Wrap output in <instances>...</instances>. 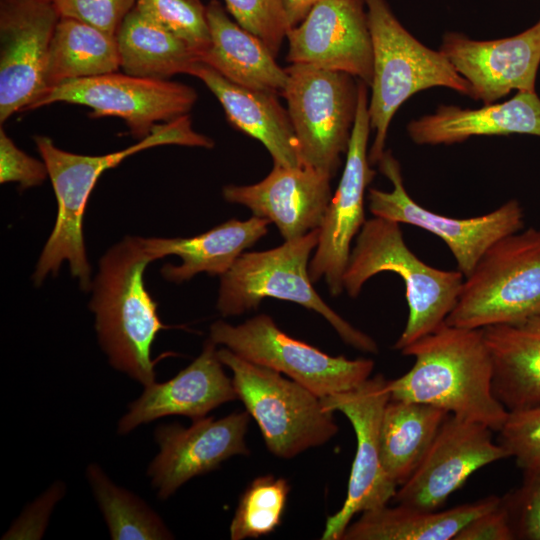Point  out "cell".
<instances>
[{"instance_id":"cell-15","label":"cell","mask_w":540,"mask_h":540,"mask_svg":"<svg viewBox=\"0 0 540 540\" xmlns=\"http://www.w3.org/2000/svg\"><path fill=\"white\" fill-rule=\"evenodd\" d=\"M60 19L53 2L0 0V122L32 109L48 86L50 43Z\"/></svg>"},{"instance_id":"cell-39","label":"cell","mask_w":540,"mask_h":540,"mask_svg":"<svg viewBox=\"0 0 540 540\" xmlns=\"http://www.w3.org/2000/svg\"><path fill=\"white\" fill-rule=\"evenodd\" d=\"M64 486L56 483L24 511L4 534L3 539H39L45 530L50 512L63 495Z\"/></svg>"},{"instance_id":"cell-20","label":"cell","mask_w":540,"mask_h":540,"mask_svg":"<svg viewBox=\"0 0 540 540\" xmlns=\"http://www.w3.org/2000/svg\"><path fill=\"white\" fill-rule=\"evenodd\" d=\"M331 178L304 165L274 164L260 182L227 185L222 194L226 201L243 205L253 216L274 223L284 240H291L321 226L332 198Z\"/></svg>"},{"instance_id":"cell-42","label":"cell","mask_w":540,"mask_h":540,"mask_svg":"<svg viewBox=\"0 0 540 540\" xmlns=\"http://www.w3.org/2000/svg\"><path fill=\"white\" fill-rule=\"evenodd\" d=\"M46 1H50V2H53L54 0H46Z\"/></svg>"},{"instance_id":"cell-41","label":"cell","mask_w":540,"mask_h":540,"mask_svg":"<svg viewBox=\"0 0 540 540\" xmlns=\"http://www.w3.org/2000/svg\"><path fill=\"white\" fill-rule=\"evenodd\" d=\"M322 0H283L285 16L289 29L297 26L310 9Z\"/></svg>"},{"instance_id":"cell-30","label":"cell","mask_w":540,"mask_h":540,"mask_svg":"<svg viewBox=\"0 0 540 540\" xmlns=\"http://www.w3.org/2000/svg\"><path fill=\"white\" fill-rule=\"evenodd\" d=\"M119 68L115 35L76 19L60 17L49 48L48 89L70 80L117 72Z\"/></svg>"},{"instance_id":"cell-1","label":"cell","mask_w":540,"mask_h":540,"mask_svg":"<svg viewBox=\"0 0 540 540\" xmlns=\"http://www.w3.org/2000/svg\"><path fill=\"white\" fill-rule=\"evenodd\" d=\"M400 352L414 364L388 380L391 399L429 404L496 433L501 429L509 411L493 391V362L482 329L444 322Z\"/></svg>"},{"instance_id":"cell-25","label":"cell","mask_w":540,"mask_h":540,"mask_svg":"<svg viewBox=\"0 0 540 540\" xmlns=\"http://www.w3.org/2000/svg\"><path fill=\"white\" fill-rule=\"evenodd\" d=\"M268 224L267 219L257 216L230 219L194 237L144 238V243L155 260L169 255L181 258V265L166 264L161 269L166 280L180 283L201 272L222 276L246 249L266 235Z\"/></svg>"},{"instance_id":"cell-7","label":"cell","mask_w":540,"mask_h":540,"mask_svg":"<svg viewBox=\"0 0 540 540\" xmlns=\"http://www.w3.org/2000/svg\"><path fill=\"white\" fill-rule=\"evenodd\" d=\"M540 312V229L530 227L495 242L464 277L445 323L482 329L517 323Z\"/></svg>"},{"instance_id":"cell-13","label":"cell","mask_w":540,"mask_h":540,"mask_svg":"<svg viewBox=\"0 0 540 540\" xmlns=\"http://www.w3.org/2000/svg\"><path fill=\"white\" fill-rule=\"evenodd\" d=\"M390 400L388 380L377 374L352 390L322 397L324 408L350 421L357 448L341 509L327 518L323 540H340L356 514L388 504L397 485L386 475L380 456V426Z\"/></svg>"},{"instance_id":"cell-27","label":"cell","mask_w":540,"mask_h":540,"mask_svg":"<svg viewBox=\"0 0 540 540\" xmlns=\"http://www.w3.org/2000/svg\"><path fill=\"white\" fill-rule=\"evenodd\" d=\"M500 502L501 497L491 495L444 511L385 505L361 513L347 526L341 540H451L471 520Z\"/></svg>"},{"instance_id":"cell-31","label":"cell","mask_w":540,"mask_h":540,"mask_svg":"<svg viewBox=\"0 0 540 540\" xmlns=\"http://www.w3.org/2000/svg\"><path fill=\"white\" fill-rule=\"evenodd\" d=\"M86 476L113 540H167L174 536L159 515L140 497L114 484L91 463Z\"/></svg>"},{"instance_id":"cell-32","label":"cell","mask_w":540,"mask_h":540,"mask_svg":"<svg viewBox=\"0 0 540 540\" xmlns=\"http://www.w3.org/2000/svg\"><path fill=\"white\" fill-rule=\"evenodd\" d=\"M290 485L285 478L264 475L255 478L242 493L229 533L232 540L258 538L281 523Z\"/></svg>"},{"instance_id":"cell-26","label":"cell","mask_w":540,"mask_h":540,"mask_svg":"<svg viewBox=\"0 0 540 540\" xmlns=\"http://www.w3.org/2000/svg\"><path fill=\"white\" fill-rule=\"evenodd\" d=\"M493 362V391L510 411L540 403V312L482 328Z\"/></svg>"},{"instance_id":"cell-14","label":"cell","mask_w":540,"mask_h":540,"mask_svg":"<svg viewBox=\"0 0 540 540\" xmlns=\"http://www.w3.org/2000/svg\"><path fill=\"white\" fill-rule=\"evenodd\" d=\"M368 87L359 80L357 112L344 170L319 227L318 243L308 267L312 283L324 278L332 296H338L344 291L343 277L351 244L366 221L365 191L376 175L368 159L367 146L371 130Z\"/></svg>"},{"instance_id":"cell-11","label":"cell","mask_w":540,"mask_h":540,"mask_svg":"<svg viewBox=\"0 0 540 540\" xmlns=\"http://www.w3.org/2000/svg\"><path fill=\"white\" fill-rule=\"evenodd\" d=\"M377 165L393 188L391 191L370 188L369 211L375 217L416 226L442 239L464 277L495 242L524 228L523 207L516 199L484 215L453 218L430 211L412 199L404 187L400 163L391 151L385 150Z\"/></svg>"},{"instance_id":"cell-28","label":"cell","mask_w":540,"mask_h":540,"mask_svg":"<svg viewBox=\"0 0 540 540\" xmlns=\"http://www.w3.org/2000/svg\"><path fill=\"white\" fill-rule=\"evenodd\" d=\"M449 414L429 404L390 398L381 420L380 456L397 486L413 474Z\"/></svg>"},{"instance_id":"cell-9","label":"cell","mask_w":540,"mask_h":540,"mask_svg":"<svg viewBox=\"0 0 540 540\" xmlns=\"http://www.w3.org/2000/svg\"><path fill=\"white\" fill-rule=\"evenodd\" d=\"M282 96L297 138L301 165L333 177L346 153L358 105L356 78L307 64L285 68Z\"/></svg>"},{"instance_id":"cell-23","label":"cell","mask_w":540,"mask_h":540,"mask_svg":"<svg viewBox=\"0 0 540 540\" xmlns=\"http://www.w3.org/2000/svg\"><path fill=\"white\" fill-rule=\"evenodd\" d=\"M189 74L200 79L222 105L228 121L260 141L276 165L301 166L297 138L277 95L237 85L213 68L196 62Z\"/></svg>"},{"instance_id":"cell-19","label":"cell","mask_w":540,"mask_h":540,"mask_svg":"<svg viewBox=\"0 0 540 540\" xmlns=\"http://www.w3.org/2000/svg\"><path fill=\"white\" fill-rule=\"evenodd\" d=\"M470 85V96L483 104L512 90L536 92L540 65V18L516 35L474 40L459 32L444 34L439 49Z\"/></svg>"},{"instance_id":"cell-35","label":"cell","mask_w":540,"mask_h":540,"mask_svg":"<svg viewBox=\"0 0 540 540\" xmlns=\"http://www.w3.org/2000/svg\"><path fill=\"white\" fill-rule=\"evenodd\" d=\"M497 442L523 471L540 468V403L510 411Z\"/></svg>"},{"instance_id":"cell-34","label":"cell","mask_w":540,"mask_h":540,"mask_svg":"<svg viewBox=\"0 0 540 540\" xmlns=\"http://www.w3.org/2000/svg\"><path fill=\"white\" fill-rule=\"evenodd\" d=\"M226 10L276 57L289 30L283 0H224Z\"/></svg>"},{"instance_id":"cell-37","label":"cell","mask_w":540,"mask_h":540,"mask_svg":"<svg viewBox=\"0 0 540 540\" xmlns=\"http://www.w3.org/2000/svg\"><path fill=\"white\" fill-rule=\"evenodd\" d=\"M137 0H54L60 17L76 19L115 35Z\"/></svg>"},{"instance_id":"cell-18","label":"cell","mask_w":540,"mask_h":540,"mask_svg":"<svg viewBox=\"0 0 540 540\" xmlns=\"http://www.w3.org/2000/svg\"><path fill=\"white\" fill-rule=\"evenodd\" d=\"M247 411L223 418L202 417L189 428L178 423L155 429L159 453L147 474L160 499H167L195 476L208 473L235 455H248L245 435L250 422Z\"/></svg>"},{"instance_id":"cell-21","label":"cell","mask_w":540,"mask_h":540,"mask_svg":"<svg viewBox=\"0 0 540 540\" xmlns=\"http://www.w3.org/2000/svg\"><path fill=\"white\" fill-rule=\"evenodd\" d=\"M220 361L216 344L208 339L200 355L172 379L147 386L128 406L118 422L125 435L161 417L181 415L192 420L205 417L218 406L237 399L236 391Z\"/></svg>"},{"instance_id":"cell-10","label":"cell","mask_w":540,"mask_h":540,"mask_svg":"<svg viewBox=\"0 0 540 540\" xmlns=\"http://www.w3.org/2000/svg\"><path fill=\"white\" fill-rule=\"evenodd\" d=\"M209 339L245 360L285 374L321 398L354 389L374 369L371 359L330 356L289 336L266 314L236 326L216 321Z\"/></svg>"},{"instance_id":"cell-4","label":"cell","mask_w":540,"mask_h":540,"mask_svg":"<svg viewBox=\"0 0 540 540\" xmlns=\"http://www.w3.org/2000/svg\"><path fill=\"white\" fill-rule=\"evenodd\" d=\"M399 225L375 216L365 221L351 249L343 284L354 298L378 273L393 272L402 278L409 313L393 347L401 351L445 322L456 304L464 276L458 269L434 268L419 259L406 245Z\"/></svg>"},{"instance_id":"cell-38","label":"cell","mask_w":540,"mask_h":540,"mask_svg":"<svg viewBox=\"0 0 540 540\" xmlns=\"http://www.w3.org/2000/svg\"><path fill=\"white\" fill-rule=\"evenodd\" d=\"M49 177L44 161H39L16 146L0 128V182H15L26 189L40 185Z\"/></svg>"},{"instance_id":"cell-33","label":"cell","mask_w":540,"mask_h":540,"mask_svg":"<svg viewBox=\"0 0 540 540\" xmlns=\"http://www.w3.org/2000/svg\"><path fill=\"white\" fill-rule=\"evenodd\" d=\"M135 7L181 39L198 61L210 46L206 5L200 0H137Z\"/></svg>"},{"instance_id":"cell-2","label":"cell","mask_w":540,"mask_h":540,"mask_svg":"<svg viewBox=\"0 0 540 540\" xmlns=\"http://www.w3.org/2000/svg\"><path fill=\"white\" fill-rule=\"evenodd\" d=\"M44 161L57 200L55 226L37 262L33 280L40 285L68 261L71 274L87 290L91 286L90 266L83 237V217L88 198L101 174L142 150L160 145L212 148L214 141L197 133L188 115L159 124L152 133L121 151L90 156L64 151L46 136L34 138Z\"/></svg>"},{"instance_id":"cell-22","label":"cell","mask_w":540,"mask_h":540,"mask_svg":"<svg viewBox=\"0 0 540 540\" xmlns=\"http://www.w3.org/2000/svg\"><path fill=\"white\" fill-rule=\"evenodd\" d=\"M407 133L418 145H450L475 136L540 137V97L518 91L507 101L477 109L440 105L433 113L411 120Z\"/></svg>"},{"instance_id":"cell-29","label":"cell","mask_w":540,"mask_h":540,"mask_svg":"<svg viewBox=\"0 0 540 540\" xmlns=\"http://www.w3.org/2000/svg\"><path fill=\"white\" fill-rule=\"evenodd\" d=\"M116 41L120 68L131 76L167 80L175 74H189L199 62L181 39L136 7L122 21Z\"/></svg>"},{"instance_id":"cell-12","label":"cell","mask_w":540,"mask_h":540,"mask_svg":"<svg viewBox=\"0 0 540 540\" xmlns=\"http://www.w3.org/2000/svg\"><path fill=\"white\" fill-rule=\"evenodd\" d=\"M197 97L192 87L182 83L113 72L52 87L32 109L56 102L83 105L91 109L93 118H121L131 134L141 140L158 123L188 115Z\"/></svg>"},{"instance_id":"cell-36","label":"cell","mask_w":540,"mask_h":540,"mask_svg":"<svg viewBox=\"0 0 540 540\" xmlns=\"http://www.w3.org/2000/svg\"><path fill=\"white\" fill-rule=\"evenodd\" d=\"M501 498L515 540H540V468L523 471L519 487Z\"/></svg>"},{"instance_id":"cell-16","label":"cell","mask_w":540,"mask_h":540,"mask_svg":"<svg viewBox=\"0 0 540 540\" xmlns=\"http://www.w3.org/2000/svg\"><path fill=\"white\" fill-rule=\"evenodd\" d=\"M488 426L449 414L413 474L397 488L398 504L437 510L482 467L508 458Z\"/></svg>"},{"instance_id":"cell-6","label":"cell","mask_w":540,"mask_h":540,"mask_svg":"<svg viewBox=\"0 0 540 540\" xmlns=\"http://www.w3.org/2000/svg\"><path fill=\"white\" fill-rule=\"evenodd\" d=\"M319 233L317 228L270 250L242 253L220 276L217 309L234 316L256 309L267 297L294 302L322 315L347 345L376 354L375 340L337 314L313 288L308 267Z\"/></svg>"},{"instance_id":"cell-17","label":"cell","mask_w":540,"mask_h":540,"mask_svg":"<svg viewBox=\"0 0 540 540\" xmlns=\"http://www.w3.org/2000/svg\"><path fill=\"white\" fill-rule=\"evenodd\" d=\"M287 60L347 73L370 87L373 52L364 0H322L288 30Z\"/></svg>"},{"instance_id":"cell-24","label":"cell","mask_w":540,"mask_h":540,"mask_svg":"<svg viewBox=\"0 0 540 540\" xmlns=\"http://www.w3.org/2000/svg\"><path fill=\"white\" fill-rule=\"evenodd\" d=\"M211 43L199 62L242 87L282 95L288 75L257 36L232 20L218 0L206 5Z\"/></svg>"},{"instance_id":"cell-5","label":"cell","mask_w":540,"mask_h":540,"mask_svg":"<svg viewBox=\"0 0 540 540\" xmlns=\"http://www.w3.org/2000/svg\"><path fill=\"white\" fill-rule=\"evenodd\" d=\"M364 1L373 52L368 111L374 140L368 159L377 165L390 123L412 95L445 87L470 96L471 88L443 52L428 48L401 24L386 0Z\"/></svg>"},{"instance_id":"cell-3","label":"cell","mask_w":540,"mask_h":540,"mask_svg":"<svg viewBox=\"0 0 540 540\" xmlns=\"http://www.w3.org/2000/svg\"><path fill=\"white\" fill-rule=\"evenodd\" d=\"M154 260L144 238L125 237L102 256L90 301L110 364L144 386L155 382L151 349L158 332L167 328L144 284L145 268Z\"/></svg>"},{"instance_id":"cell-8","label":"cell","mask_w":540,"mask_h":540,"mask_svg":"<svg viewBox=\"0 0 540 540\" xmlns=\"http://www.w3.org/2000/svg\"><path fill=\"white\" fill-rule=\"evenodd\" d=\"M233 374L237 399L256 421L268 450L280 458H293L328 442L337 432L334 412L321 397L280 372L252 363L223 347L217 350Z\"/></svg>"},{"instance_id":"cell-40","label":"cell","mask_w":540,"mask_h":540,"mask_svg":"<svg viewBox=\"0 0 540 540\" xmlns=\"http://www.w3.org/2000/svg\"><path fill=\"white\" fill-rule=\"evenodd\" d=\"M453 540H515L502 498L498 506L465 525Z\"/></svg>"}]
</instances>
